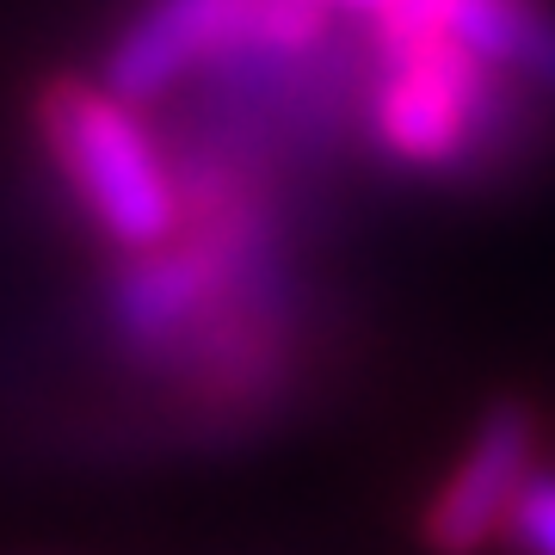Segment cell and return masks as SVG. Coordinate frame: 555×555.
<instances>
[{"label":"cell","mask_w":555,"mask_h":555,"mask_svg":"<svg viewBox=\"0 0 555 555\" xmlns=\"http://www.w3.org/2000/svg\"><path fill=\"white\" fill-rule=\"evenodd\" d=\"M31 130L80 217L118 254H155L179 235L167 142L142 124V105L118 100L105 80L56 75L31 100Z\"/></svg>","instance_id":"cell-1"},{"label":"cell","mask_w":555,"mask_h":555,"mask_svg":"<svg viewBox=\"0 0 555 555\" xmlns=\"http://www.w3.org/2000/svg\"><path fill=\"white\" fill-rule=\"evenodd\" d=\"M334 13L321 0H142L137 20L105 50V87L130 105L167 100L179 80L229 56L315 50Z\"/></svg>","instance_id":"cell-2"},{"label":"cell","mask_w":555,"mask_h":555,"mask_svg":"<svg viewBox=\"0 0 555 555\" xmlns=\"http://www.w3.org/2000/svg\"><path fill=\"white\" fill-rule=\"evenodd\" d=\"M488 80H494V68L469 56L451 31L408 43V50H377L364 130L396 167L456 179V160L469 149L476 112L488 100Z\"/></svg>","instance_id":"cell-3"},{"label":"cell","mask_w":555,"mask_h":555,"mask_svg":"<svg viewBox=\"0 0 555 555\" xmlns=\"http://www.w3.org/2000/svg\"><path fill=\"white\" fill-rule=\"evenodd\" d=\"M537 469V414L525 401H494L451 476L420 513V543L433 555H481L506 531L513 500Z\"/></svg>","instance_id":"cell-4"},{"label":"cell","mask_w":555,"mask_h":555,"mask_svg":"<svg viewBox=\"0 0 555 555\" xmlns=\"http://www.w3.org/2000/svg\"><path fill=\"white\" fill-rule=\"evenodd\" d=\"M451 38L476 62L555 100V13L543 0H456Z\"/></svg>","instance_id":"cell-5"},{"label":"cell","mask_w":555,"mask_h":555,"mask_svg":"<svg viewBox=\"0 0 555 555\" xmlns=\"http://www.w3.org/2000/svg\"><path fill=\"white\" fill-rule=\"evenodd\" d=\"M506 543L518 555H555V469L537 463L525 488L513 500V518H506Z\"/></svg>","instance_id":"cell-6"},{"label":"cell","mask_w":555,"mask_h":555,"mask_svg":"<svg viewBox=\"0 0 555 555\" xmlns=\"http://www.w3.org/2000/svg\"><path fill=\"white\" fill-rule=\"evenodd\" d=\"M321 7H327V13H364V20H371L383 0H321Z\"/></svg>","instance_id":"cell-7"}]
</instances>
